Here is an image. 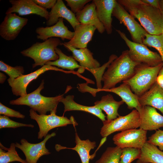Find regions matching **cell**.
<instances>
[{
    "label": "cell",
    "mask_w": 163,
    "mask_h": 163,
    "mask_svg": "<svg viewBox=\"0 0 163 163\" xmlns=\"http://www.w3.org/2000/svg\"><path fill=\"white\" fill-rule=\"evenodd\" d=\"M147 131L132 129L121 132L113 138L114 143L121 149L133 148L141 149L147 141Z\"/></svg>",
    "instance_id": "30bf717a"
},
{
    "label": "cell",
    "mask_w": 163,
    "mask_h": 163,
    "mask_svg": "<svg viewBox=\"0 0 163 163\" xmlns=\"http://www.w3.org/2000/svg\"><path fill=\"white\" fill-rule=\"evenodd\" d=\"M44 81H42L39 87L35 90L18 98L11 101L9 104L13 105H25L30 107L41 115H46L48 112H56L57 105L64 94L54 97H46L40 94L43 89Z\"/></svg>",
    "instance_id": "3957f363"
},
{
    "label": "cell",
    "mask_w": 163,
    "mask_h": 163,
    "mask_svg": "<svg viewBox=\"0 0 163 163\" xmlns=\"http://www.w3.org/2000/svg\"><path fill=\"white\" fill-rule=\"evenodd\" d=\"M102 91L113 92L118 95L126 104L129 109L132 110L135 108L138 111L142 106L139 102L138 97L133 92L130 86L126 83H123L117 87Z\"/></svg>",
    "instance_id": "d4e9b609"
},
{
    "label": "cell",
    "mask_w": 163,
    "mask_h": 163,
    "mask_svg": "<svg viewBox=\"0 0 163 163\" xmlns=\"http://www.w3.org/2000/svg\"><path fill=\"white\" fill-rule=\"evenodd\" d=\"M60 18L66 19L75 29V27L80 24L77 20L75 14L68 9L62 0H57L55 5L49 12V18L46 24L51 26L56 24Z\"/></svg>",
    "instance_id": "e0dca14e"
},
{
    "label": "cell",
    "mask_w": 163,
    "mask_h": 163,
    "mask_svg": "<svg viewBox=\"0 0 163 163\" xmlns=\"http://www.w3.org/2000/svg\"><path fill=\"white\" fill-rule=\"evenodd\" d=\"M56 112H50L49 115L38 114L36 112L30 109L29 116L31 119L35 120L38 125L39 131L38 133L37 138L41 139L45 138L48 132L52 129L59 127L66 126L72 124L74 126L78 125L74 118L71 116L69 119L64 116H58Z\"/></svg>",
    "instance_id": "52a82bcc"
},
{
    "label": "cell",
    "mask_w": 163,
    "mask_h": 163,
    "mask_svg": "<svg viewBox=\"0 0 163 163\" xmlns=\"http://www.w3.org/2000/svg\"><path fill=\"white\" fill-rule=\"evenodd\" d=\"M147 141L149 143L158 146L161 151L163 150V130H156L155 132L148 138Z\"/></svg>",
    "instance_id": "e575fe53"
},
{
    "label": "cell",
    "mask_w": 163,
    "mask_h": 163,
    "mask_svg": "<svg viewBox=\"0 0 163 163\" xmlns=\"http://www.w3.org/2000/svg\"><path fill=\"white\" fill-rule=\"evenodd\" d=\"M124 103L122 100L116 101L112 95L108 94L103 96L100 100L95 101L94 106L104 111L107 114V120H110L120 116L118 109Z\"/></svg>",
    "instance_id": "484cf974"
},
{
    "label": "cell",
    "mask_w": 163,
    "mask_h": 163,
    "mask_svg": "<svg viewBox=\"0 0 163 163\" xmlns=\"http://www.w3.org/2000/svg\"><path fill=\"white\" fill-rule=\"evenodd\" d=\"M56 135L55 132L48 134L42 141L35 144L30 143L26 139H22L20 140L21 144L16 142L15 146L23 152L27 163H37L42 156L50 154L46 147V143L49 139Z\"/></svg>",
    "instance_id": "7c38bea8"
},
{
    "label": "cell",
    "mask_w": 163,
    "mask_h": 163,
    "mask_svg": "<svg viewBox=\"0 0 163 163\" xmlns=\"http://www.w3.org/2000/svg\"></svg>",
    "instance_id": "ee69618b"
},
{
    "label": "cell",
    "mask_w": 163,
    "mask_h": 163,
    "mask_svg": "<svg viewBox=\"0 0 163 163\" xmlns=\"http://www.w3.org/2000/svg\"><path fill=\"white\" fill-rule=\"evenodd\" d=\"M122 149L116 146L108 147L95 163H120Z\"/></svg>",
    "instance_id": "f546056e"
},
{
    "label": "cell",
    "mask_w": 163,
    "mask_h": 163,
    "mask_svg": "<svg viewBox=\"0 0 163 163\" xmlns=\"http://www.w3.org/2000/svg\"><path fill=\"white\" fill-rule=\"evenodd\" d=\"M138 111L141 122L139 128L147 131L156 130L163 127V116L155 108L149 106H142Z\"/></svg>",
    "instance_id": "2e32d148"
},
{
    "label": "cell",
    "mask_w": 163,
    "mask_h": 163,
    "mask_svg": "<svg viewBox=\"0 0 163 163\" xmlns=\"http://www.w3.org/2000/svg\"><path fill=\"white\" fill-rule=\"evenodd\" d=\"M0 70L6 73L11 79L17 78L24 72V67L22 66H11L2 60L0 61Z\"/></svg>",
    "instance_id": "d6a6232c"
},
{
    "label": "cell",
    "mask_w": 163,
    "mask_h": 163,
    "mask_svg": "<svg viewBox=\"0 0 163 163\" xmlns=\"http://www.w3.org/2000/svg\"><path fill=\"white\" fill-rule=\"evenodd\" d=\"M26 126L34 128L31 124H26L17 122L11 120L9 117L5 115L0 116V129L5 128H16L20 127Z\"/></svg>",
    "instance_id": "836d02e7"
},
{
    "label": "cell",
    "mask_w": 163,
    "mask_h": 163,
    "mask_svg": "<svg viewBox=\"0 0 163 163\" xmlns=\"http://www.w3.org/2000/svg\"><path fill=\"white\" fill-rule=\"evenodd\" d=\"M156 82L163 89V66L158 73L156 79Z\"/></svg>",
    "instance_id": "f35d334b"
},
{
    "label": "cell",
    "mask_w": 163,
    "mask_h": 163,
    "mask_svg": "<svg viewBox=\"0 0 163 163\" xmlns=\"http://www.w3.org/2000/svg\"><path fill=\"white\" fill-rule=\"evenodd\" d=\"M163 63L155 66L140 64L135 68L133 76L123 82L128 85L132 91L139 97L149 89L156 82Z\"/></svg>",
    "instance_id": "277c9868"
},
{
    "label": "cell",
    "mask_w": 163,
    "mask_h": 163,
    "mask_svg": "<svg viewBox=\"0 0 163 163\" xmlns=\"http://www.w3.org/2000/svg\"><path fill=\"white\" fill-rule=\"evenodd\" d=\"M0 114L8 117H14L17 118L24 119L25 115L18 111L11 109L0 103Z\"/></svg>",
    "instance_id": "8d00e7d4"
},
{
    "label": "cell",
    "mask_w": 163,
    "mask_h": 163,
    "mask_svg": "<svg viewBox=\"0 0 163 163\" xmlns=\"http://www.w3.org/2000/svg\"><path fill=\"white\" fill-rule=\"evenodd\" d=\"M103 123V126L100 132L103 138L107 137L116 132L136 129L139 127L141 123L139 113L136 109L133 110L126 115L120 116L110 120H106Z\"/></svg>",
    "instance_id": "ba28073f"
},
{
    "label": "cell",
    "mask_w": 163,
    "mask_h": 163,
    "mask_svg": "<svg viewBox=\"0 0 163 163\" xmlns=\"http://www.w3.org/2000/svg\"><path fill=\"white\" fill-rule=\"evenodd\" d=\"M15 143H12L9 148L4 146L0 143V163H9L18 161L21 163H27L25 160L19 155L15 149Z\"/></svg>",
    "instance_id": "f1b7e54d"
},
{
    "label": "cell",
    "mask_w": 163,
    "mask_h": 163,
    "mask_svg": "<svg viewBox=\"0 0 163 163\" xmlns=\"http://www.w3.org/2000/svg\"><path fill=\"white\" fill-rule=\"evenodd\" d=\"M63 21V18H60L53 25L37 27L35 30L37 34V38L44 41L51 37H60L63 40L65 39L70 40L74 37L75 32L68 30Z\"/></svg>",
    "instance_id": "9a60e30c"
},
{
    "label": "cell",
    "mask_w": 163,
    "mask_h": 163,
    "mask_svg": "<svg viewBox=\"0 0 163 163\" xmlns=\"http://www.w3.org/2000/svg\"><path fill=\"white\" fill-rule=\"evenodd\" d=\"M62 43L58 38L51 37L42 42H37L28 48L21 52L24 56L33 59L34 63L32 68L43 66L48 62L55 61L59 59L55 50Z\"/></svg>",
    "instance_id": "5b68a950"
},
{
    "label": "cell",
    "mask_w": 163,
    "mask_h": 163,
    "mask_svg": "<svg viewBox=\"0 0 163 163\" xmlns=\"http://www.w3.org/2000/svg\"><path fill=\"white\" fill-rule=\"evenodd\" d=\"M74 96L68 95L65 97H63L59 100L64 105L63 114L67 111L79 110L86 112L91 113L99 118L102 122L105 121L106 116L102 110L94 106H88L78 104L74 100Z\"/></svg>",
    "instance_id": "cb8c5ba5"
},
{
    "label": "cell",
    "mask_w": 163,
    "mask_h": 163,
    "mask_svg": "<svg viewBox=\"0 0 163 163\" xmlns=\"http://www.w3.org/2000/svg\"><path fill=\"white\" fill-rule=\"evenodd\" d=\"M162 34L163 35V30H162Z\"/></svg>",
    "instance_id": "7bdbcfd3"
},
{
    "label": "cell",
    "mask_w": 163,
    "mask_h": 163,
    "mask_svg": "<svg viewBox=\"0 0 163 163\" xmlns=\"http://www.w3.org/2000/svg\"><path fill=\"white\" fill-rule=\"evenodd\" d=\"M142 43L149 47H153L158 50L161 58L163 64V35H152L148 33L142 40Z\"/></svg>",
    "instance_id": "4dcf8cb0"
},
{
    "label": "cell",
    "mask_w": 163,
    "mask_h": 163,
    "mask_svg": "<svg viewBox=\"0 0 163 163\" xmlns=\"http://www.w3.org/2000/svg\"><path fill=\"white\" fill-rule=\"evenodd\" d=\"M55 51L59 56V59L55 61L48 62L46 63V65L56 66L71 71H73L77 68H79L78 70V72L81 73L83 72L84 70L72 56L66 55L58 48L56 49Z\"/></svg>",
    "instance_id": "83f0119b"
},
{
    "label": "cell",
    "mask_w": 163,
    "mask_h": 163,
    "mask_svg": "<svg viewBox=\"0 0 163 163\" xmlns=\"http://www.w3.org/2000/svg\"><path fill=\"white\" fill-rule=\"evenodd\" d=\"M117 2L134 18H137L148 33L162 34L163 17L158 8L144 3L141 0H118Z\"/></svg>",
    "instance_id": "6da1fadb"
},
{
    "label": "cell",
    "mask_w": 163,
    "mask_h": 163,
    "mask_svg": "<svg viewBox=\"0 0 163 163\" xmlns=\"http://www.w3.org/2000/svg\"><path fill=\"white\" fill-rule=\"evenodd\" d=\"M67 6L69 7L71 11L75 14L82 10L85 5L91 0H66Z\"/></svg>",
    "instance_id": "d590c367"
},
{
    "label": "cell",
    "mask_w": 163,
    "mask_h": 163,
    "mask_svg": "<svg viewBox=\"0 0 163 163\" xmlns=\"http://www.w3.org/2000/svg\"><path fill=\"white\" fill-rule=\"evenodd\" d=\"M96 28L91 24H80L74 30L73 37L68 42L63 43L67 46L76 49L86 48L88 43L91 40Z\"/></svg>",
    "instance_id": "ac0fdd59"
},
{
    "label": "cell",
    "mask_w": 163,
    "mask_h": 163,
    "mask_svg": "<svg viewBox=\"0 0 163 163\" xmlns=\"http://www.w3.org/2000/svg\"><path fill=\"white\" fill-rule=\"evenodd\" d=\"M76 145L73 148H67L56 144L55 146L56 150L59 152L65 149H71L76 151L80 158L82 163H89V160L92 159L95 157L96 153L90 155V151L96 146V142H92L89 139L85 140L81 139L76 132L75 133Z\"/></svg>",
    "instance_id": "ffe728a7"
},
{
    "label": "cell",
    "mask_w": 163,
    "mask_h": 163,
    "mask_svg": "<svg viewBox=\"0 0 163 163\" xmlns=\"http://www.w3.org/2000/svg\"><path fill=\"white\" fill-rule=\"evenodd\" d=\"M116 31L128 47L129 56L133 61L150 66L163 63L161 56L157 53L151 51L143 43L131 41L120 30Z\"/></svg>",
    "instance_id": "8992f818"
},
{
    "label": "cell",
    "mask_w": 163,
    "mask_h": 163,
    "mask_svg": "<svg viewBox=\"0 0 163 163\" xmlns=\"http://www.w3.org/2000/svg\"><path fill=\"white\" fill-rule=\"evenodd\" d=\"M159 9L163 17V0L159 1Z\"/></svg>",
    "instance_id": "b9f144b4"
},
{
    "label": "cell",
    "mask_w": 163,
    "mask_h": 163,
    "mask_svg": "<svg viewBox=\"0 0 163 163\" xmlns=\"http://www.w3.org/2000/svg\"><path fill=\"white\" fill-rule=\"evenodd\" d=\"M146 4L159 9V1L158 0H141Z\"/></svg>",
    "instance_id": "ab89813d"
},
{
    "label": "cell",
    "mask_w": 163,
    "mask_h": 163,
    "mask_svg": "<svg viewBox=\"0 0 163 163\" xmlns=\"http://www.w3.org/2000/svg\"><path fill=\"white\" fill-rule=\"evenodd\" d=\"M36 4L45 9L52 8L56 4V0H33Z\"/></svg>",
    "instance_id": "74e56055"
},
{
    "label": "cell",
    "mask_w": 163,
    "mask_h": 163,
    "mask_svg": "<svg viewBox=\"0 0 163 163\" xmlns=\"http://www.w3.org/2000/svg\"><path fill=\"white\" fill-rule=\"evenodd\" d=\"M120 24H123L129 31L133 41L142 43V40L147 32L124 8L117 1L112 13Z\"/></svg>",
    "instance_id": "9c48e42d"
},
{
    "label": "cell",
    "mask_w": 163,
    "mask_h": 163,
    "mask_svg": "<svg viewBox=\"0 0 163 163\" xmlns=\"http://www.w3.org/2000/svg\"><path fill=\"white\" fill-rule=\"evenodd\" d=\"M7 77L6 75L2 72H0V83H3L6 79Z\"/></svg>",
    "instance_id": "60d3db41"
},
{
    "label": "cell",
    "mask_w": 163,
    "mask_h": 163,
    "mask_svg": "<svg viewBox=\"0 0 163 163\" xmlns=\"http://www.w3.org/2000/svg\"><path fill=\"white\" fill-rule=\"evenodd\" d=\"M62 45L72 53L73 57L79 62L83 70L86 69L89 71L100 67L99 62L94 58L93 53L87 47L78 49L66 45L63 43Z\"/></svg>",
    "instance_id": "7402d4cb"
},
{
    "label": "cell",
    "mask_w": 163,
    "mask_h": 163,
    "mask_svg": "<svg viewBox=\"0 0 163 163\" xmlns=\"http://www.w3.org/2000/svg\"><path fill=\"white\" fill-rule=\"evenodd\" d=\"M141 150L138 148H126L122 149L120 163H131L140 156Z\"/></svg>",
    "instance_id": "1f68e13d"
},
{
    "label": "cell",
    "mask_w": 163,
    "mask_h": 163,
    "mask_svg": "<svg viewBox=\"0 0 163 163\" xmlns=\"http://www.w3.org/2000/svg\"><path fill=\"white\" fill-rule=\"evenodd\" d=\"M75 16L80 24H91L95 26L101 34L103 33L105 31L103 25L98 18L96 7L93 1L86 4L82 10L75 14Z\"/></svg>",
    "instance_id": "603a6c76"
},
{
    "label": "cell",
    "mask_w": 163,
    "mask_h": 163,
    "mask_svg": "<svg viewBox=\"0 0 163 163\" xmlns=\"http://www.w3.org/2000/svg\"><path fill=\"white\" fill-rule=\"evenodd\" d=\"M28 21L27 18L21 17L15 13L6 14L0 25V36L6 40H14Z\"/></svg>",
    "instance_id": "4fadbf2b"
},
{
    "label": "cell",
    "mask_w": 163,
    "mask_h": 163,
    "mask_svg": "<svg viewBox=\"0 0 163 163\" xmlns=\"http://www.w3.org/2000/svg\"><path fill=\"white\" fill-rule=\"evenodd\" d=\"M96 7L97 16L103 25L105 30L110 34L112 31V13L117 2L115 0H93Z\"/></svg>",
    "instance_id": "d6986e66"
},
{
    "label": "cell",
    "mask_w": 163,
    "mask_h": 163,
    "mask_svg": "<svg viewBox=\"0 0 163 163\" xmlns=\"http://www.w3.org/2000/svg\"><path fill=\"white\" fill-rule=\"evenodd\" d=\"M138 100L141 106L152 107L163 115V89L156 82L149 89L138 97Z\"/></svg>",
    "instance_id": "44dd1931"
},
{
    "label": "cell",
    "mask_w": 163,
    "mask_h": 163,
    "mask_svg": "<svg viewBox=\"0 0 163 163\" xmlns=\"http://www.w3.org/2000/svg\"><path fill=\"white\" fill-rule=\"evenodd\" d=\"M53 70L65 73H71L59 69L53 66L45 65L42 67L29 74L22 75L17 78L7 79L9 85L11 88L13 94L16 96H23L27 94L26 89L28 84L33 80L36 79L40 75L46 71Z\"/></svg>",
    "instance_id": "8fae6325"
},
{
    "label": "cell",
    "mask_w": 163,
    "mask_h": 163,
    "mask_svg": "<svg viewBox=\"0 0 163 163\" xmlns=\"http://www.w3.org/2000/svg\"><path fill=\"white\" fill-rule=\"evenodd\" d=\"M139 64L130 58L128 50L123 51L107 67L102 78L103 87L97 89V91L113 88L117 84L129 79L133 75L136 66Z\"/></svg>",
    "instance_id": "7a4b0ae2"
},
{
    "label": "cell",
    "mask_w": 163,
    "mask_h": 163,
    "mask_svg": "<svg viewBox=\"0 0 163 163\" xmlns=\"http://www.w3.org/2000/svg\"><path fill=\"white\" fill-rule=\"evenodd\" d=\"M12 6L6 12V14L16 12L19 15L36 14L44 18H49V12L45 9L35 3L33 0H10Z\"/></svg>",
    "instance_id": "5bb4252c"
},
{
    "label": "cell",
    "mask_w": 163,
    "mask_h": 163,
    "mask_svg": "<svg viewBox=\"0 0 163 163\" xmlns=\"http://www.w3.org/2000/svg\"><path fill=\"white\" fill-rule=\"evenodd\" d=\"M140 157L136 163H163V152L147 141L141 149Z\"/></svg>",
    "instance_id": "4316f807"
}]
</instances>
